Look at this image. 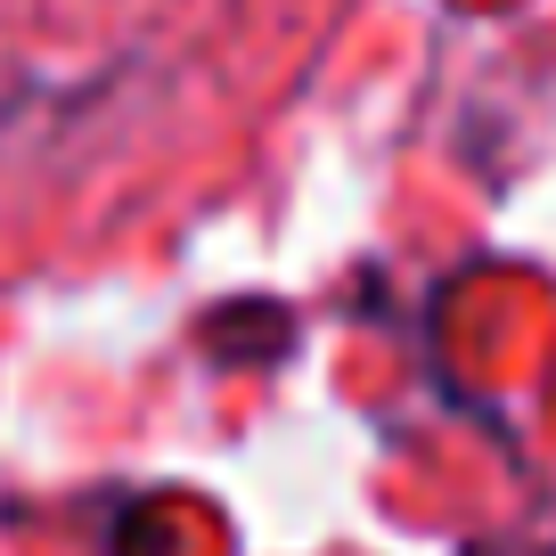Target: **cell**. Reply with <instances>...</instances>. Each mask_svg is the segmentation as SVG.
Listing matches in <instances>:
<instances>
[]
</instances>
